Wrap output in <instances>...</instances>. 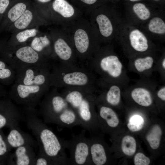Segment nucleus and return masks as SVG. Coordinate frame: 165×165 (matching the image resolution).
I'll return each mask as SVG.
<instances>
[{"label":"nucleus","instance_id":"1","mask_svg":"<svg viewBox=\"0 0 165 165\" xmlns=\"http://www.w3.org/2000/svg\"><path fill=\"white\" fill-rule=\"evenodd\" d=\"M24 108L25 120L36 138L39 152L49 159L53 165H70L65 152L66 141L57 136L39 119L35 108Z\"/></svg>","mask_w":165,"mask_h":165},{"label":"nucleus","instance_id":"2","mask_svg":"<svg viewBox=\"0 0 165 165\" xmlns=\"http://www.w3.org/2000/svg\"><path fill=\"white\" fill-rule=\"evenodd\" d=\"M51 87L80 89L94 94L98 80L90 69L80 65L64 66L53 64L50 71Z\"/></svg>","mask_w":165,"mask_h":165},{"label":"nucleus","instance_id":"3","mask_svg":"<svg viewBox=\"0 0 165 165\" xmlns=\"http://www.w3.org/2000/svg\"><path fill=\"white\" fill-rule=\"evenodd\" d=\"M37 112L45 123L71 128L81 126L75 112L66 101L58 88L51 87L44 95Z\"/></svg>","mask_w":165,"mask_h":165},{"label":"nucleus","instance_id":"4","mask_svg":"<svg viewBox=\"0 0 165 165\" xmlns=\"http://www.w3.org/2000/svg\"><path fill=\"white\" fill-rule=\"evenodd\" d=\"M64 28L71 40L79 64L86 67L101 46L96 31L84 16Z\"/></svg>","mask_w":165,"mask_h":165},{"label":"nucleus","instance_id":"5","mask_svg":"<svg viewBox=\"0 0 165 165\" xmlns=\"http://www.w3.org/2000/svg\"><path fill=\"white\" fill-rule=\"evenodd\" d=\"M61 93L75 112L81 126L90 134L94 132L97 127L96 97L94 94L72 88H64Z\"/></svg>","mask_w":165,"mask_h":165},{"label":"nucleus","instance_id":"6","mask_svg":"<svg viewBox=\"0 0 165 165\" xmlns=\"http://www.w3.org/2000/svg\"><path fill=\"white\" fill-rule=\"evenodd\" d=\"M0 57L16 71L29 66L51 69L53 64L50 60L35 51L28 44L12 46L8 44L7 41L0 40Z\"/></svg>","mask_w":165,"mask_h":165},{"label":"nucleus","instance_id":"7","mask_svg":"<svg viewBox=\"0 0 165 165\" xmlns=\"http://www.w3.org/2000/svg\"><path fill=\"white\" fill-rule=\"evenodd\" d=\"M95 30L102 43H111L118 39L125 21L120 13L105 8H97L86 17Z\"/></svg>","mask_w":165,"mask_h":165},{"label":"nucleus","instance_id":"8","mask_svg":"<svg viewBox=\"0 0 165 165\" xmlns=\"http://www.w3.org/2000/svg\"><path fill=\"white\" fill-rule=\"evenodd\" d=\"M86 67L99 74L102 80L108 83L119 77L123 69L122 63L114 53L111 43L101 46Z\"/></svg>","mask_w":165,"mask_h":165},{"label":"nucleus","instance_id":"9","mask_svg":"<svg viewBox=\"0 0 165 165\" xmlns=\"http://www.w3.org/2000/svg\"><path fill=\"white\" fill-rule=\"evenodd\" d=\"M49 33L53 44V60L64 66L79 65L71 40L63 28H51Z\"/></svg>","mask_w":165,"mask_h":165},{"label":"nucleus","instance_id":"10","mask_svg":"<svg viewBox=\"0 0 165 165\" xmlns=\"http://www.w3.org/2000/svg\"><path fill=\"white\" fill-rule=\"evenodd\" d=\"M50 87L47 86L25 85L14 82L9 93V98L24 107L35 108Z\"/></svg>","mask_w":165,"mask_h":165},{"label":"nucleus","instance_id":"11","mask_svg":"<svg viewBox=\"0 0 165 165\" xmlns=\"http://www.w3.org/2000/svg\"><path fill=\"white\" fill-rule=\"evenodd\" d=\"M118 39L124 46L138 53H144L148 51L152 42L151 38L141 27L126 20Z\"/></svg>","mask_w":165,"mask_h":165},{"label":"nucleus","instance_id":"12","mask_svg":"<svg viewBox=\"0 0 165 165\" xmlns=\"http://www.w3.org/2000/svg\"><path fill=\"white\" fill-rule=\"evenodd\" d=\"M50 11L51 24L63 28L84 16L66 0H54L50 6Z\"/></svg>","mask_w":165,"mask_h":165},{"label":"nucleus","instance_id":"13","mask_svg":"<svg viewBox=\"0 0 165 165\" xmlns=\"http://www.w3.org/2000/svg\"><path fill=\"white\" fill-rule=\"evenodd\" d=\"M83 129L78 135H72V138L66 141V148L70 153V165H92L90 155L89 138L85 135Z\"/></svg>","mask_w":165,"mask_h":165},{"label":"nucleus","instance_id":"14","mask_svg":"<svg viewBox=\"0 0 165 165\" xmlns=\"http://www.w3.org/2000/svg\"><path fill=\"white\" fill-rule=\"evenodd\" d=\"M50 70L48 68L36 66L20 68L16 71L14 82L25 85L50 86Z\"/></svg>","mask_w":165,"mask_h":165},{"label":"nucleus","instance_id":"15","mask_svg":"<svg viewBox=\"0 0 165 165\" xmlns=\"http://www.w3.org/2000/svg\"><path fill=\"white\" fill-rule=\"evenodd\" d=\"M49 25L39 15L35 6L30 5L19 18L10 26L7 31L13 33L25 29Z\"/></svg>","mask_w":165,"mask_h":165},{"label":"nucleus","instance_id":"16","mask_svg":"<svg viewBox=\"0 0 165 165\" xmlns=\"http://www.w3.org/2000/svg\"><path fill=\"white\" fill-rule=\"evenodd\" d=\"M24 0L11 3L6 12L0 24V33L7 31L9 28L22 15L30 6Z\"/></svg>","mask_w":165,"mask_h":165},{"label":"nucleus","instance_id":"17","mask_svg":"<svg viewBox=\"0 0 165 165\" xmlns=\"http://www.w3.org/2000/svg\"><path fill=\"white\" fill-rule=\"evenodd\" d=\"M28 44L35 51L51 61L53 60L52 40L49 33L40 32Z\"/></svg>","mask_w":165,"mask_h":165},{"label":"nucleus","instance_id":"18","mask_svg":"<svg viewBox=\"0 0 165 165\" xmlns=\"http://www.w3.org/2000/svg\"><path fill=\"white\" fill-rule=\"evenodd\" d=\"M151 38H165V21L162 13H157L140 26Z\"/></svg>","mask_w":165,"mask_h":165},{"label":"nucleus","instance_id":"19","mask_svg":"<svg viewBox=\"0 0 165 165\" xmlns=\"http://www.w3.org/2000/svg\"><path fill=\"white\" fill-rule=\"evenodd\" d=\"M6 139L11 148H16L25 145L35 148L38 146L37 141L29 134L23 131L18 125L10 128V131Z\"/></svg>","mask_w":165,"mask_h":165},{"label":"nucleus","instance_id":"20","mask_svg":"<svg viewBox=\"0 0 165 165\" xmlns=\"http://www.w3.org/2000/svg\"><path fill=\"white\" fill-rule=\"evenodd\" d=\"M14 152L10 154L7 162L10 165H33L36 155L34 148L28 145L16 148Z\"/></svg>","mask_w":165,"mask_h":165},{"label":"nucleus","instance_id":"21","mask_svg":"<svg viewBox=\"0 0 165 165\" xmlns=\"http://www.w3.org/2000/svg\"><path fill=\"white\" fill-rule=\"evenodd\" d=\"M156 13H153L144 4L137 3L132 6L130 12L126 13L125 19L129 22L140 26Z\"/></svg>","mask_w":165,"mask_h":165},{"label":"nucleus","instance_id":"22","mask_svg":"<svg viewBox=\"0 0 165 165\" xmlns=\"http://www.w3.org/2000/svg\"><path fill=\"white\" fill-rule=\"evenodd\" d=\"M90 152L92 165H103L108 161V156L105 147L92 135L89 138Z\"/></svg>","mask_w":165,"mask_h":165},{"label":"nucleus","instance_id":"23","mask_svg":"<svg viewBox=\"0 0 165 165\" xmlns=\"http://www.w3.org/2000/svg\"><path fill=\"white\" fill-rule=\"evenodd\" d=\"M38 28L27 29L12 33L8 40V45L12 46H16L28 44V41L40 32Z\"/></svg>","mask_w":165,"mask_h":165},{"label":"nucleus","instance_id":"24","mask_svg":"<svg viewBox=\"0 0 165 165\" xmlns=\"http://www.w3.org/2000/svg\"><path fill=\"white\" fill-rule=\"evenodd\" d=\"M131 96L134 101L138 104L144 107H148L152 103V98L150 92L143 87H137L133 89Z\"/></svg>","mask_w":165,"mask_h":165},{"label":"nucleus","instance_id":"25","mask_svg":"<svg viewBox=\"0 0 165 165\" xmlns=\"http://www.w3.org/2000/svg\"><path fill=\"white\" fill-rule=\"evenodd\" d=\"M98 115L101 120L110 127H116L119 124V121L116 113L107 105H102L99 107Z\"/></svg>","mask_w":165,"mask_h":165},{"label":"nucleus","instance_id":"26","mask_svg":"<svg viewBox=\"0 0 165 165\" xmlns=\"http://www.w3.org/2000/svg\"><path fill=\"white\" fill-rule=\"evenodd\" d=\"M103 94L104 98L106 103L111 105L116 106L120 102L121 98V90L116 85H110Z\"/></svg>","mask_w":165,"mask_h":165},{"label":"nucleus","instance_id":"27","mask_svg":"<svg viewBox=\"0 0 165 165\" xmlns=\"http://www.w3.org/2000/svg\"><path fill=\"white\" fill-rule=\"evenodd\" d=\"M16 70L2 59L0 58V80L8 84L15 82Z\"/></svg>","mask_w":165,"mask_h":165},{"label":"nucleus","instance_id":"28","mask_svg":"<svg viewBox=\"0 0 165 165\" xmlns=\"http://www.w3.org/2000/svg\"><path fill=\"white\" fill-rule=\"evenodd\" d=\"M154 62V57L151 55H148L136 58L134 61V65L138 72H142L151 69Z\"/></svg>","mask_w":165,"mask_h":165},{"label":"nucleus","instance_id":"29","mask_svg":"<svg viewBox=\"0 0 165 165\" xmlns=\"http://www.w3.org/2000/svg\"><path fill=\"white\" fill-rule=\"evenodd\" d=\"M162 131L158 125L153 126L147 134L146 139L151 147L153 149H156L160 145Z\"/></svg>","mask_w":165,"mask_h":165},{"label":"nucleus","instance_id":"30","mask_svg":"<svg viewBox=\"0 0 165 165\" xmlns=\"http://www.w3.org/2000/svg\"><path fill=\"white\" fill-rule=\"evenodd\" d=\"M121 148L125 155L128 156L133 155L136 149V143L135 139L129 135L124 137L122 141Z\"/></svg>","mask_w":165,"mask_h":165},{"label":"nucleus","instance_id":"31","mask_svg":"<svg viewBox=\"0 0 165 165\" xmlns=\"http://www.w3.org/2000/svg\"><path fill=\"white\" fill-rule=\"evenodd\" d=\"M11 148L0 130V164L7 162Z\"/></svg>","mask_w":165,"mask_h":165},{"label":"nucleus","instance_id":"32","mask_svg":"<svg viewBox=\"0 0 165 165\" xmlns=\"http://www.w3.org/2000/svg\"><path fill=\"white\" fill-rule=\"evenodd\" d=\"M144 123L143 118L139 115H135L129 119L127 126L130 130L136 132L140 130L143 128Z\"/></svg>","mask_w":165,"mask_h":165},{"label":"nucleus","instance_id":"33","mask_svg":"<svg viewBox=\"0 0 165 165\" xmlns=\"http://www.w3.org/2000/svg\"><path fill=\"white\" fill-rule=\"evenodd\" d=\"M82 5L78 9L85 17L96 9L95 5L98 0H79Z\"/></svg>","mask_w":165,"mask_h":165},{"label":"nucleus","instance_id":"34","mask_svg":"<svg viewBox=\"0 0 165 165\" xmlns=\"http://www.w3.org/2000/svg\"><path fill=\"white\" fill-rule=\"evenodd\" d=\"M37 4L35 6L40 15L44 18H47L50 16V7L46 5L51 2V0H35Z\"/></svg>","mask_w":165,"mask_h":165},{"label":"nucleus","instance_id":"35","mask_svg":"<svg viewBox=\"0 0 165 165\" xmlns=\"http://www.w3.org/2000/svg\"><path fill=\"white\" fill-rule=\"evenodd\" d=\"M53 165L52 162L44 155L38 152L35 159L33 165Z\"/></svg>","mask_w":165,"mask_h":165},{"label":"nucleus","instance_id":"36","mask_svg":"<svg viewBox=\"0 0 165 165\" xmlns=\"http://www.w3.org/2000/svg\"><path fill=\"white\" fill-rule=\"evenodd\" d=\"M134 163L135 165H148L150 164V160L143 153L139 152L134 157Z\"/></svg>","mask_w":165,"mask_h":165},{"label":"nucleus","instance_id":"37","mask_svg":"<svg viewBox=\"0 0 165 165\" xmlns=\"http://www.w3.org/2000/svg\"><path fill=\"white\" fill-rule=\"evenodd\" d=\"M12 2L11 0H0V24L6 12Z\"/></svg>","mask_w":165,"mask_h":165},{"label":"nucleus","instance_id":"38","mask_svg":"<svg viewBox=\"0 0 165 165\" xmlns=\"http://www.w3.org/2000/svg\"><path fill=\"white\" fill-rule=\"evenodd\" d=\"M158 97L163 101H165V87L160 88L157 92Z\"/></svg>","mask_w":165,"mask_h":165},{"label":"nucleus","instance_id":"39","mask_svg":"<svg viewBox=\"0 0 165 165\" xmlns=\"http://www.w3.org/2000/svg\"><path fill=\"white\" fill-rule=\"evenodd\" d=\"M162 67L163 69H165V58H163L162 62Z\"/></svg>","mask_w":165,"mask_h":165},{"label":"nucleus","instance_id":"40","mask_svg":"<svg viewBox=\"0 0 165 165\" xmlns=\"http://www.w3.org/2000/svg\"><path fill=\"white\" fill-rule=\"evenodd\" d=\"M140 0H129L130 1L132 2H137V1H140Z\"/></svg>","mask_w":165,"mask_h":165},{"label":"nucleus","instance_id":"41","mask_svg":"<svg viewBox=\"0 0 165 165\" xmlns=\"http://www.w3.org/2000/svg\"><path fill=\"white\" fill-rule=\"evenodd\" d=\"M153 0L154 1H160V0Z\"/></svg>","mask_w":165,"mask_h":165}]
</instances>
